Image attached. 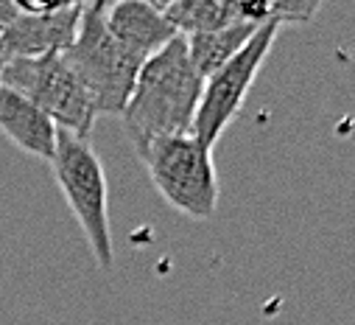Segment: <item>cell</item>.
Returning a JSON list of instances; mask_svg holds the SVG:
<instances>
[{
  "label": "cell",
  "mask_w": 355,
  "mask_h": 325,
  "mask_svg": "<svg viewBox=\"0 0 355 325\" xmlns=\"http://www.w3.org/2000/svg\"><path fill=\"white\" fill-rule=\"evenodd\" d=\"M277 34H280V26L263 23L254 31V37L243 45L241 53H235L224 67H218L213 76L205 78L202 101H199L196 121H193V138L202 146H207L210 151L216 149V143L221 140L227 126L243 110V101L254 85L260 67L269 59L275 42H277Z\"/></svg>",
  "instance_id": "6"
},
{
  "label": "cell",
  "mask_w": 355,
  "mask_h": 325,
  "mask_svg": "<svg viewBox=\"0 0 355 325\" xmlns=\"http://www.w3.org/2000/svg\"><path fill=\"white\" fill-rule=\"evenodd\" d=\"M322 12L316 0H275L269 3V23L275 26H305Z\"/></svg>",
  "instance_id": "12"
},
{
  "label": "cell",
  "mask_w": 355,
  "mask_h": 325,
  "mask_svg": "<svg viewBox=\"0 0 355 325\" xmlns=\"http://www.w3.org/2000/svg\"><path fill=\"white\" fill-rule=\"evenodd\" d=\"M62 56L90 93L98 115L123 112L143 62L110 34L104 23V3H84L78 34Z\"/></svg>",
  "instance_id": "4"
},
{
  "label": "cell",
  "mask_w": 355,
  "mask_h": 325,
  "mask_svg": "<svg viewBox=\"0 0 355 325\" xmlns=\"http://www.w3.org/2000/svg\"><path fill=\"white\" fill-rule=\"evenodd\" d=\"M17 17H20L17 0H0V34H3V31H6Z\"/></svg>",
  "instance_id": "13"
},
{
  "label": "cell",
  "mask_w": 355,
  "mask_h": 325,
  "mask_svg": "<svg viewBox=\"0 0 355 325\" xmlns=\"http://www.w3.org/2000/svg\"><path fill=\"white\" fill-rule=\"evenodd\" d=\"M81 12L84 3H62L56 12L48 15H20L0 34L6 59H37L64 53L78 34Z\"/></svg>",
  "instance_id": "7"
},
{
  "label": "cell",
  "mask_w": 355,
  "mask_h": 325,
  "mask_svg": "<svg viewBox=\"0 0 355 325\" xmlns=\"http://www.w3.org/2000/svg\"><path fill=\"white\" fill-rule=\"evenodd\" d=\"M202 88L205 78L188 56L185 37L171 40L162 51L146 59L121 112L135 151L157 138L193 135Z\"/></svg>",
  "instance_id": "1"
},
{
  "label": "cell",
  "mask_w": 355,
  "mask_h": 325,
  "mask_svg": "<svg viewBox=\"0 0 355 325\" xmlns=\"http://www.w3.org/2000/svg\"><path fill=\"white\" fill-rule=\"evenodd\" d=\"M53 180L81 227L98 269L115 267V244L110 227V185L98 151L90 140L70 132L56 135V151L51 157Z\"/></svg>",
  "instance_id": "2"
},
{
  "label": "cell",
  "mask_w": 355,
  "mask_h": 325,
  "mask_svg": "<svg viewBox=\"0 0 355 325\" xmlns=\"http://www.w3.org/2000/svg\"><path fill=\"white\" fill-rule=\"evenodd\" d=\"M6 62H9V59H6V53H3V45H0V73H3V67H6Z\"/></svg>",
  "instance_id": "14"
},
{
  "label": "cell",
  "mask_w": 355,
  "mask_h": 325,
  "mask_svg": "<svg viewBox=\"0 0 355 325\" xmlns=\"http://www.w3.org/2000/svg\"><path fill=\"white\" fill-rule=\"evenodd\" d=\"M159 9L180 37L210 34L232 23H243L238 0H173V3H159Z\"/></svg>",
  "instance_id": "10"
},
{
  "label": "cell",
  "mask_w": 355,
  "mask_h": 325,
  "mask_svg": "<svg viewBox=\"0 0 355 325\" xmlns=\"http://www.w3.org/2000/svg\"><path fill=\"white\" fill-rule=\"evenodd\" d=\"M257 28L260 26H252V23H232V26L218 28V31H210V34L185 37L188 56H191L193 67L199 70V76L207 78L218 67H224L235 53L243 51V45L254 37Z\"/></svg>",
  "instance_id": "11"
},
{
  "label": "cell",
  "mask_w": 355,
  "mask_h": 325,
  "mask_svg": "<svg viewBox=\"0 0 355 325\" xmlns=\"http://www.w3.org/2000/svg\"><path fill=\"white\" fill-rule=\"evenodd\" d=\"M104 23L110 34L140 62L151 59L171 40H176V28L162 15L154 0H121V3H104Z\"/></svg>",
  "instance_id": "8"
},
{
  "label": "cell",
  "mask_w": 355,
  "mask_h": 325,
  "mask_svg": "<svg viewBox=\"0 0 355 325\" xmlns=\"http://www.w3.org/2000/svg\"><path fill=\"white\" fill-rule=\"evenodd\" d=\"M0 88H9L28 101H34L59 132H70L76 138L90 140L98 110L67 67L62 53L37 56V59H9L0 73Z\"/></svg>",
  "instance_id": "5"
},
{
  "label": "cell",
  "mask_w": 355,
  "mask_h": 325,
  "mask_svg": "<svg viewBox=\"0 0 355 325\" xmlns=\"http://www.w3.org/2000/svg\"><path fill=\"white\" fill-rule=\"evenodd\" d=\"M151 185L173 210L207 222L218 210V174L213 151L193 135L157 138L137 151Z\"/></svg>",
  "instance_id": "3"
},
{
  "label": "cell",
  "mask_w": 355,
  "mask_h": 325,
  "mask_svg": "<svg viewBox=\"0 0 355 325\" xmlns=\"http://www.w3.org/2000/svg\"><path fill=\"white\" fill-rule=\"evenodd\" d=\"M0 132H3L20 151L48 160L56 151V124L26 96L0 88Z\"/></svg>",
  "instance_id": "9"
}]
</instances>
